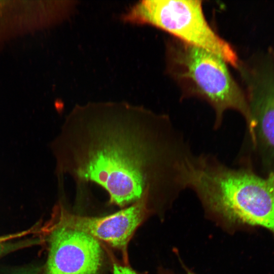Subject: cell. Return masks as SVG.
Listing matches in <instances>:
<instances>
[{"instance_id": "obj_1", "label": "cell", "mask_w": 274, "mask_h": 274, "mask_svg": "<svg viewBox=\"0 0 274 274\" xmlns=\"http://www.w3.org/2000/svg\"><path fill=\"white\" fill-rule=\"evenodd\" d=\"M49 146L57 176L96 184L123 208L187 189L194 156L168 116L125 103L76 106Z\"/></svg>"}, {"instance_id": "obj_2", "label": "cell", "mask_w": 274, "mask_h": 274, "mask_svg": "<svg viewBox=\"0 0 274 274\" xmlns=\"http://www.w3.org/2000/svg\"><path fill=\"white\" fill-rule=\"evenodd\" d=\"M194 191L210 212L231 222L265 229L274 235V173L260 177L231 168L201 155L189 177Z\"/></svg>"}, {"instance_id": "obj_3", "label": "cell", "mask_w": 274, "mask_h": 274, "mask_svg": "<svg viewBox=\"0 0 274 274\" xmlns=\"http://www.w3.org/2000/svg\"><path fill=\"white\" fill-rule=\"evenodd\" d=\"M165 46L166 72L184 97H197L209 103L215 112V128L220 126L225 112L234 110L244 116L251 130L247 96L223 58L175 38L168 40Z\"/></svg>"}, {"instance_id": "obj_4", "label": "cell", "mask_w": 274, "mask_h": 274, "mask_svg": "<svg viewBox=\"0 0 274 274\" xmlns=\"http://www.w3.org/2000/svg\"><path fill=\"white\" fill-rule=\"evenodd\" d=\"M122 20L161 29L183 42L218 55L237 68L239 60L236 53L211 27L201 1H141L123 15Z\"/></svg>"}, {"instance_id": "obj_5", "label": "cell", "mask_w": 274, "mask_h": 274, "mask_svg": "<svg viewBox=\"0 0 274 274\" xmlns=\"http://www.w3.org/2000/svg\"><path fill=\"white\" fill-rule=\"evenodd\" d=\"M247 91L253 140L260 144L274 166V62L270 57L240 61L237 68Z\"/></svg>"}, {"instance_id": "obj_6", "label": "cell", "mask_w": 274, "mask_h": 274, "mask_svg": "<svg viewBox=\"0 0 274 274\" xmlns=\"http://www.w3.org/2000/svg\"><path fill=\"white\" fill-rule=\"evenodd\" d=\"M43 274H97L102 251L97 239L83 231L55 224L49 236Z\"/></svg>"}, {"instance_id": "obj_7", "label": "cell", "mask_w": 274, "mask_h": 274, "mask_svg": "<svg viewBox=\"0 0 274 274\" xmlns=\"http://www.w3.org/2000/svg\"><path fill=\"white\" fill-rule=\"evenodd\" d=\"M150 207L149 199L145 196L112 214L91 217L72 214L60 204L54 210L55 223L83 231L114 248L123 250L148 215Z\"/></svg>"}, {"instance_id": "obj_8", "label": "cell", "mask_w": 274, "mask_h": 274, "mask_svg": "<svg viewBox=\"0 0 274 274\" xmlns=\"http://www.w3.org/2000/svg\"><path fill=\"white\" fill-rule=\"evenodd\" d=\"M31 231L0 236V257L8 253L21 248L30 247L40 243L39 238H30L17 240L16 238L21 237Z\"/></svg>"}, {"instance_id": "obj_9", "label": "cell", "mask_w": 274, "mask_h": 274, "mask_svg": "<svg viewBox=\"0 0 274 274\" xmlns=\"http://www.w3.org/2000/svg\"><path fill=\"white\" fill-rule=\"evenodd\" d=\"M113 274H139L136 271L126 266L114 264Z\"/></svg>"}, {"instance_id": "obj_10", "label": "cell", "mask_w": 274, "mask_h": 274, "mask_svg": "<svg viewBox=\"0 0 274 274\" xmlns=\"http://www.w3.org/2000/svg\"><path fill=\"white\" fill-rule=\"evenodd\" d=\"M14 274H38V269L32 266L21 269Z\"/></svg>"}, {"instance_id": "obj_11", "label": "cell", "mask_w": 274, "mask_h": 274, "mask_svg": "<svg viewBox=\"0 0 274 274\" xmlns=\"http://www.w3.org/2000/svg\"><path fill=\"white\" fill-rule=\"evenodd\" d=\"M272 55H273V58H274V51H273V52H272Z\"/></svg>"}, {"instance_id": "obj_12", "label": "cell", "mask_w": 274, "mask_h": 274, "mask_svg": "<svg viewBox=\"0 0 274 274\" xmlns=\"http://www.w3.org/2000/svg\"><path fill=\"white\" fill-rule=\"evenodd\" d=\"M187 274H193V273H191V272H188Z\"/></svg>"}]
</instances>
